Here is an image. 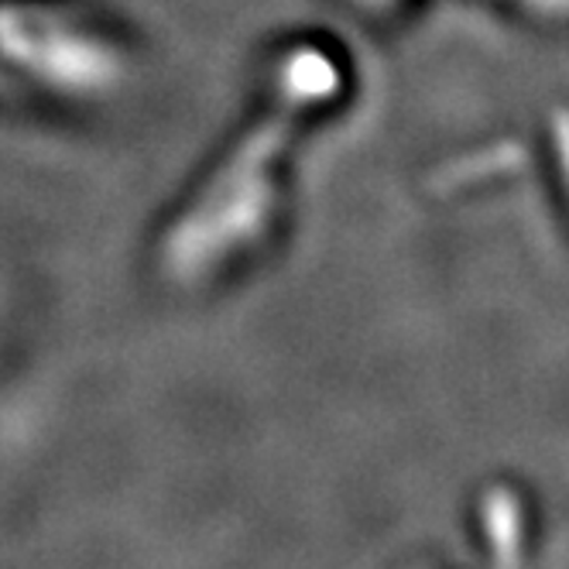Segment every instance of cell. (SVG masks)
Wrapping results in <instances>:
<instances>
[{
    "instance_id": "cell-2",
    "label": "cell",
    "mask_w": 569,
    "mask_h": 569,
    "mask_svg": "<svg viewBox=\"0 0 569 569\" xmlns=\"http://www.w3.org/2000/svg\"><path fill=\"white\" fill-rule=\"evenodd\" d=\"M552 158L562 179V192L569 196V113H556L552 120Z\"/></svg>"
},
{
    "instance_id": "cell-1",
    "label": "cell",
    "mask_w": 569,
    "mask_h": 569,
    "mask_svg": "<svg viewBox=\"0 0 569 569\" xmlns=\"http://www.w3.org/2000/svg\"><path fill=\"white\" fill-rule=\"evenodd\" d=\"M340 87V66L319 46H299L281 59L268 107L166 233L161 264L172 278L199 281L261 243L274 217L284 154Z\"/></svg>"
}]
</instances>
